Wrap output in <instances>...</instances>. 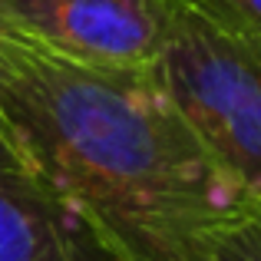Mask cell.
<instances>
[{
	"instance_id": "cell-2",
	"label": "cell",
	"mask_w": 261,
	"mask_h": 261,
	"mask_svg": "<svg viewBox=\"0 0 261 261\" xmlns=\"http://www.w3.org/2000/svg\"><path fill=\"white\" fill-rule=\"evenodd\" d=\"M152 70L218 166L261 205V37L205 0H178Z\"/></svg>"
},
{
	"instance_id": "cell-6",
	"label": "cell",
	"mask_w": 261,
	"mask_h": 261,
	"mask_svg": "<svg viewBox=\"0 0 261 261\" xmlns=\"http://www.w3.org/2000/svg\"><path fill=\"white\" fill-rule=\"evenodd\" d=\"M205 4H212L231 23H238L261 37V0H205Z\"/></svg>"
},
{
	"instance_id": "cell-5",
	"label": "cell",
	"mask_w": 261,
	"mask_h": 261,
	"mask_svg": "<svg viewBox=\"0 0 261 261\" xmlns=\"http://www.w3.org/2000/svg\"><path fill=\"white\" fill-rule=\"evenodd\" d=\"M208 261H261V205L222 231Z\"/></svg>"
},
{
	"instance_id": "cell-1",
	"label": "cell",
	"mask_w": 261,
	"mask_h": 261,
	"mask_svg": "<svg viewBox=\"0 0 261 261\" xmlns=\"http://www.w3.org/2000/svg\"><path fill=\"white\" fill-rule=\"evenodd\" d=\"M0 139L113 261H208L255 208L155 70L89 66L0 30Z\"/></svg>"
},
{
	"instance_id": "cell-4",
	"label": "cell",
	"mask_w": 261,
	"mask_h": 261,
	"mask_svg": "<svg viewBox=\"0 0 261 261\" xmlns=\"http://www.w3.org/2000/svg\"><path fill=\"white\" fill-rule=\"evenodd\" d=\"M0 261H113L73 208L0 139Z\"/></svg>"
},
{
	"instance_id": "cell-3",
	"label": "cell",
	"mask_w": 261,
	"mask_h": 261,
	"mask_svg": "<svg viewBox=\"0 0 261 261\" xmlns=\"http://www.w3.org/2000/svg\"><path fill=\"white\" fill-rule=\"evenodd\" d=\"M178 0H0V30L66 60L152 70Z\"/></svg>"
}]
</instances>
